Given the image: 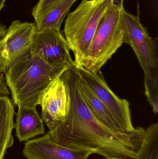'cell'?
<instances>
[{
  "label": "cell",
  "mask_w": 158,
  "mask_h": 159,
  "mask_svg": "<svg viewBox=\"0 0 158 159\" xmlns=\"http://www.w3.org/2000/svg\"><path fill=\"white\" fill-rule=\"evenodd\" d=\"M69 89L70 107L65 121L47 134L58 144L73 149L94 150L106 159H135L144 138L145 129L127 135L112 132L95 118L78 89L75 63L61 75Z\"/></svg>",
  "instance_id": "6da1fadb"
},
{
  "label": "cell",
  "mask_w": 158,
  "mask_h": 159,
  "mask_svg": "<svg viewBox=\"0 0 158 159\" xmlns=\"http://www.w3.org/2000/svg\"><path fill=\"white\" fill-rule=\"evenodd\" d=\"M70 65H50L32 53L22 59L4 73L14 104L36 108L44 91Z\"/></svg>",
  "instance_id": "7a4b0ae2"
},
{
  "label": "cell",
  "mask_w": 158,
  "mask_h": 159,
  "mask_svg": "<svg viewBox=\"0 0 158 159\" xmlns=\"http://www.w3.org/2000/svg\"><path fill=\"white\" fill-rule=\"evenodd\" d=\"M124 43L131 47L144 75L145 93L156 114L158 112V39L150 37L140 21L139 15L121 10Z\"/></svg>",
  "instance_id": "3957f363"
},
{
  "label": "cell",
  "mask_w": 158,
  "mask_h": 159,
  "mask_svg": "<svg viewBox=\"0 0 158 159\" xmlns=\"http://www.w3.org/2000/svg\"><path fill=\"white\" fill-rule=\"evenodd\" d=\"M110 4L109 0H83L68 16L64 32L77 66L83 67L87 61L99 21Z\"/></svg>",
  "instance_id": "277c9868"
},
{
  "label": "cell",
  "mask_w": 158,
  "mask_h": 159,
  "mask_svg": "<svg viewBox=\"0 0 158 159\" xmlns=\"http://www.w3.org/2000/svg\"><path fill=\"white\" fill-rule=\"evenodd\" d=\"M123 39L121 10L110 4L99 21L83 68L94 73L100 70L122 46Z\"/></svg>",
  "instance_id": "5b68a950"
},
{
  "label": "cell",
  "mask_w": 158,
  "mask_h": 159,
  "mask_svg": "<svg viewBox=\"0 0 158 159\" xmlns=\"http://www.w3.org/2000/svg\"><path fill=\"white\" fill-rule=\"evenodd\" d=\"M34 23L13 21L0 37V74L5 73L32 53Z\"/></svg>",
  "instance_id": "8992f818"
},
{
  "label": "cell",
  "mask_w": 158,
  "mask_h": 159,
  "mask_svg": "<svg viewBox=\"0 0 158 159\" xmlns=\"http://www.w3.org/2000/svg\"><path fill=\"white\" fill-rule=\"evenodd\" d=\"M80 78L95 95L109 109L122 129L126 132H134L137 127L132 124L130 102L120 99L110 89L101 70L96 73L90 71L76 65Z\"/></svg>",
  "instance_id": "52a82bcc"
},
{
  "label": "cell",
  "mask_w": 158,
  "mask_h": 159,
  "mask_svg": "<svg viewBox=\"0 0 158 159\" xmlns=\"http://www.w3.org/2000/svg\"><path fill=\"white\" fill-rule=\"evenodd\" d=\"M61 75L44 91L39 100L41 118L49 131L65 121L70 107L69 89Z\"/></svg>",
  "instance_id": "ba28073f"
},
{
  "label": "cell",
  "mask_w": 158,
  "mask_h": 159,
  "mask_svg": "<svg viewBox=\"0 0 158 159\" xmlns=\"http://www.w3.org/2000/svg\"><path fill=\"white\" fill-rule=\"evenodd\" d=\"M69 46L60 30L35 31L32 40V53L50 65L59 63L73 64Z\"/></svg>",
  "instance_id": "9c48e42d"
},
{
  "label": "cell",
  "mask_w": 158,
  "mask_h": 159,
  "mask_svg": "<svg viewBox=\"0 0 158 159\" xmlns=\"http://www.w3.org/2000/svg\"><path fill=\"white\" fill-rule=\"evenodd\" d=\"M93 154L94 150L73 149L58 144L47 133L27 141L23 150L28 159H87Z\"/></svg>",
  "instance_id": "30bf717a"
},
{
  "label": "cell",
  "mask_w": 158,
  "mask_h": 159,
  "mask_svg": "<svg viewBox=\"0 0 158 159\" xmlns=\"http://www.w3.org/2000/svg\"><path fill=\"white\" fill-rule=\"evenodd\" d=\"M76 82L79 92L86 105L95 118L112 132L119 135H127L134 132H126L109 109L94 94L85 83L80 78L76 68Z\"/></svg>",
  "instance_id": "8fae6325"
},
{
  "label": "cell",
  "mask_w": 158,
  "mask_h": 159,
  "mask_svg": "<svg viewBox=\"0 0 158 159\" xmlns=\"http://www.w3.org/2000/svg\"><path fill=\"white\" fill-rule=\"evenodd\" d=\"M15 128L16 136L20 142L45 134L43 120L36 108L18 107Z\"/></svg>",
  "instance_id": "7c38bea8"
},
{
  "label": "cell",
  "mask_w": 158,
  "mask_h": 159,
  "mask_svg": "<svg viewBox=\"0 0 158 159\" xmlns=\"http://www.w3.org/2000/svg\"><path fill=\"white\" fill-rule=\"evenodd\" d=\"M15 107L11 99L0 96V159H4L6 149L14 142L12 132L15 129Z\"/></svg>",
  "instance_id": "4fadbf2b"
},
{
  "label": "cell",
  "mask_w": 158,
  "mask_h": 159,
  "mask_svg": "<svg viewBox=\"0 0 158 159\" xmlns=\"http://www.w3.org/2000/svg\"><path fill=\"white\" fill-rule=\"evenodd\" d=\"M77 0H60L42 19L34 22L36 30L51 29L60 30L62 22L72 5Z\"/></svg>",
  "instance_id": "5bb4252c"
},
{
  "label": "cell",
  "mask_w": 158,
  "mask_h": 159,
  "mask_svg": "<svg viewBox=\"0 0 158 159\" xmlns=\"http://www.w3.org/2000/svg\"><path fill=\"white\" fill-rule=\"evenodd\" d=\"M135 159H158V123L145 129L144 138Z\"/></svg>",
  "instance_id": "9a60e30c"
},
{
  "label": "cell",
  "mask_w": 158,
  "mask_h": 159,
  "mask_svg": "<svg viewBox=\"0 0 158 159\" xmlns=\"http://www.w3.org/2000/svg\"><path fill=\"white\" fill-rule=\"evenodd\" d=\"M60 0H39L32 10L35 22L41 20Z\"/></svg>",
  "instance_id": "2e32d148"
},
{
  "label": "cell",
  "mask_w": 158,
  "mask_h": 159,
  "mask_svg": "<svg viewBox=\"0 0 158 159\" xmlns=\"http://www.w3.org/2000/svg\"><path fill=\"white\" fill-rule=\"evenodd\" d=\"M10 94V91L8 89L5 79L2 74H0V96H7Z\"/></svg>",
  "instance_id": "e0dca14e"
},
{
  "label": "cell",
  "mask_w": 158,
  "mask_h": 159,
  "mask_svg": "<svg viewBox=\"0 0 158 159\" xmlns=\"http://www.w3.org/2000/svg\"><path fill=\"white\" fill-rule=\"evenodd\" d=\"M111 5L121 10L123 7V0H109Z\"/></svg>",
  "instance_id": "ac0fdd59"
},
{
  "label": "cell",
  "mask_w": 158,
  "mask_h": 159,
  "mask_svg": "<svg viewBox=\"0 0 158 159\" xmlns=\"http://www.w3.org/2000/svg\"><path fill=\"white\" fill-rule=\"evenodd\" d=\"M6 30V27L5 25L0 23V37L3 35Z\"/></svg>",
  "instance_id": "d6986e66"
},
{
  "label": "cell",
  "mask_w": 158,
  "mask_h": 159,
  "mask_svg": "<svg viewBox=\"0 0 158 159\" xmlns=\"http://www.w3.org/2000/svg\"><path fill=\"white\" fill-rule=\"evenodd\" d=\"M5 1L6 0H0V11L2 10V8L4 6Z\"/></svg>",
  "instance_id": "ffe728a7"
},
{
  "label": "cell",
  "mask_w": 158,
  "mask_h": 159,
  "mask_svg": "<svg viewBox=\"0 0 158 159\" xmlns=\"http://www.w3.org/2000/svg\"><path fill=\"white\" fill-rule=\"evenodd\" d=\"M123 159L110 158V159Z\"/></svg>",
  "instance_id": "44dd1931"
}]
</instances>
